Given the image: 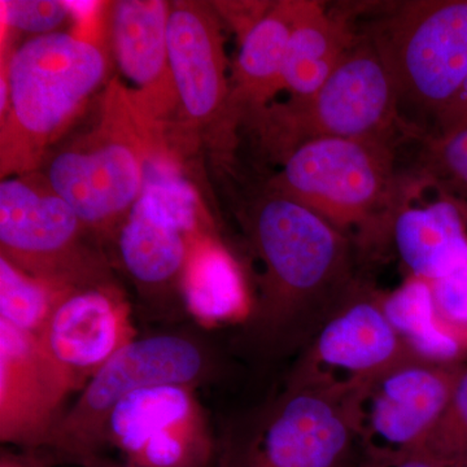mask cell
<instances>
[{
    "label": "cell",
    "instance_id": "cell-1",
    "mask_svg": "<svg viewBox=\"0 0 467 467\" xmlns=\"http://www.w3.org/2000/svg\"><path fill=\"white\" fill-rule=\"evenodd\" d=\"M250 234L265 267L247 319L254 342L272 353L309 343L358 284L348 239L275 190L252 212Z\"/></svg>",
    "mask_w": 467,
    "mask_h": 467
},
{
    "label": "cell",
    "instance_id": "cell-2",
    "mask_svg": "<svg viewBox=\"0 0 467 467\" xmlns=\"http://www.w3.org/2000/svg\"><path fill=\"white\" fill-rule=\"evenodd\" d=\"M370 387L290 379L251 425L223 439L212 467H364L371 456L364 427Z\"/></svg>",
    "mask_w": 467,
    "mask_h": 467
},
{
    "label": "cell",
    "instance_id": "cell-3",
    "mask_svg": "<svg viewBox=\"0 0 467 467\" xmlns=\"http://www.w3.org/2000/svg\"><path fill=\"white\" fill-rule=\"evenodd\" d=\"M2 69L9 85L2 175L30 173L103 82L106 54L88 36L57 32L27 39Z\"/></svg>",
    "mask_w": 467,
    "mask_h": 467
},
{
    "label": "cell",
    "instance_id": "cell-4",
    "mask_svg": "<svg viewBox=\"0 0 467 467\" xmlns=\"http://www.w3.org/2000/svg\"><path fill=\"white\" fill-rule=\"evenodd\" d=\"M100 122L52 156L45 177L88 232L122 225L146 183L153 124L113 82Z\"/></svg>",
    "mask_w": 467,
    "mask_h": 467
},
{
    "label": "cell",
    "instance_id": "cell-5",
    "mask_svg": "<svg viewBox=\"0 0 467 467\" xmlns=\"http://www.w3.org/2000/svg\"><path fill=\"white\" fill-rule=\"evenodd\" d=\"M340 232L382 226L395 213L391 140L324 138L301 144L272 183Z\"/></svg>",
    "mask_w": 467,
    "mask_h": 467
},
{
    "label": "cell",
    "instance_id": "cell-6",
    "mask_svg": "<svg viewBox=\"0 0 467 467\" xmlns=\"http://www.w3.org/2000/svg\"><path fill=\"white\" fill-rule=\"evenodd\" d=\"M399 109L398 86L382 54L370 38H358L317 91L259 115L287 158L301 144L324 138L391 140Z\"/></svg>",
    "mask_w": 467,
    "mask_h": 467
},
{
    "label": "cell",
    "instance_id": "cell-7",
    "mask_svg": "<svg viewBox=\"0 0 467 467\" xmlns=\"http://www.w3.org/2000/svg\"><path fill=\"white\" fill-rule=\"evenodd\" d=\"M205 350L182 335L130 340L104 362L76 404L52 426L43 447L88 466L99 459L107 422L122 399L147 387H187L205 377Z\"/></svg>",
    "mask_w": 467,
    "mask_h": 467
},
{
    "label": "cell",
    "instance_id": "cell-8",
    "mask_svg": "<svg viewBox=\"0 0 467 467\" xmlns=\"http://www.w3.org/2000/svg\"><path fill=\"white\" fill-rule=\"evenodd\" d=\"M370 39L391 70L400 107L435 117L467 77V0L400 3Z\"/></svg>",
    "mask_w": 467,
    "mask_h": 467
},
{
    "label": "cell",
    "instance_id": "cell-9",
    "mask_svg": "<svg viewBox=\"0 0 467 467\" xmlns=\"http://www.w3.org/2000/svg\"><path fill=\"white\" fill-rule=\"evenodd\" d=\"M84 223L38 171L0 183L2 256L27 275L67 287H97Z\"/></svg>",
    "mask_w": 467,
    "mask_h": 467
},
{
    "label": "cell",
    "instance_id": "cell-10",
    "mask_svg": "<svg viewBox=\"0 0 467 467\" xmlns=\"http://www.w3.org/2000/svg\"><path fill=\"white\" fill-rule=\"evenodd\" d=\"M192 187L167 162H150L143 192L119 229V259L129 275L146 288L182 276L195 236Z\"/></svg>",
    "mask_w": 467,
    "mask_h": 467
},
{
    "label": "cell",
    "instance_id": "cell-11",
    "mask_svg": "<svg viewBox=\"0 0 467 467\" xmlns=\"http://www.w3.org/2000/svg\"><path fill=\"white\" fill-rule=\"evenodd\" d=\"M382 296L358 282L310 340L291 379L373 384L392 368L420 359L387 318Z\"/></svg>",
    "mask_w": 467,
    "mask_h": 467
},
{
    "label": "cell",
    "instance_id": "cell-12",
    "mask_svg": "<svg viewBox=\"0 0 467 467\" xmlns=\"http://www.w3.org/2000/svg\"><path fill=\"white\" fill-rule=\"evenodd\" d=\"M187 387H147L122 399L107 422L129 467H212L216 450L196 434Z\"/></svg>",
    "mask_w": 467,
    "mask_h": 467
},
{
    "label": "cell",
    "instance_id": "cell-13",
    "mask_svg": "<svg viewBox=\"0 0 467 467\" xmlns=\"http://www.w3.org/2000/svg\"><path fill=\"white\" fill-rule=\"evenodd\" d=\"M465 365L413 359L371 384L364 401V427L373 451L423 447L450 404Z\"/></svg>",
    "mask_w": 467,
    "mask_h": 467
},
{
    "label": "cell",
    "instance_id": "cell-14",
    "mask_svg": "<svg viewBox=\"0 0 467 467\" xmlns=\"http://www.w3.org/2000/svg\"><path fill=\"white\" fill-rule=\"evenodd\" d=\"M75 373L52 358L36 335L0 321V436L43 445Z\"/></svg>",
    "mask_w": 467,
    "mask_h": 467
},
{
    "label": "cell",
    "instance_id": "cell-15",
    "mask_svg": "<svg viewBox=\"0 0 467 467\" xmlns=\"http://www.w3.org/2000/svg\"><path fill=\"white\" fill-rule=\"evenodd\" d=\"M169 15L171 3L162 0H121L112 12L113 51L134 88L126 91L156 125L180 104L169 64Z\"/></svg>",
    "mask_w": 467,
    "mask_h": 467
},
{
    "label": "cell",
    "instance_id": "cell-16",
    "mask_svg": "<svg viewBox=\"0 0 467 467\" xmlns=\"http://www.w3.org/2000/svg\"><path fill=\"white\" fill-rule=\"evenodd\" d=\"M168 51L178 103L195 122H208L229 101L226 58L220 23L208 5H171Z\"/></svg>",
    "mask_w": 467,
    "mask_h": 467
},
{
    "label": "cell",
    "instance_id": "cell-17",
    "mask_svg": "<svg viewBox=\"0 0 467 467\" xmlns=\"http://www.w3.org/2000/svg\"><path fill=\"white\" fill-rule=\"evenodd\" d=\"M124 309L109 291L88 287L67 295L39 339L52 358L72 370L99 368L130 342Z\"/></svg>",
    "mask_w": 467,
    "mask_h": 467
},
{
    "label": "cell",
    "instance_id": "cell-18",
    "mask_svg": "<svg viewBox=\"0 0 467 467\" xmlns=\"http://www.w3.org/2000/svg\"><path fill=\"white\" fill-rule=\"evenodd\" d=\"M391 229L409 275L434 282L467 261V214L451 196L423 205L399 204Z\"/></svg>",
    "mask_w": 467,
    "mask_h": 467
},
{
    "label": "cell",
    "instance_id": "cell-19",
    "mask_svg": "<svg viewBox=\"0 0 467 467\" xmlns=\"http://www.w3.org/2000/svg\"><path fill=\"white\" fill-rule=\"evenodd\" d=\"M348 16L318 2H294V21L284 67L285 90L306 98L318 90L358 41Z\"/></svg>",
    "mask_w": 467,
    "mask_h": 467
},
{
    "label": "cell",
    "instance_id": "cell-20",
    "mask_svg": "<svg viewBox=\"0 0 467 467\" xmlns=\"http://www.w3.org/2000/svg\"><path fill=\"white\" fill-rule=\"evenodd\" d=\"M294 2H279L242 36L235 67V90L230 103L259 115L266 103L285 90L284 67L290 41Z\"/></svg>",
    "mask_w": 467,
    "mask_h": 467
},
{
    "label": "cell",
    "instance_id": "cell-21",
    "mask_svg": "<svg viewBox=\"0 0 467 467\" xmlns=\"http://www.w3.org/2000/svg\"><path fill=\"white\" fill-rule=\"evenodd\" d=\"M184 303L202 321L248 319L252 304L241 269L216 242L196 238L181 276Z\"/></svg>",
    "mask_w": 467,
    "mask_h": 467
},
{
    "label": "cell",
    "instance_id": "cell-22",
    "mask_svg": "<svg viewBox=\"0 0 467 467\" xmlns=\"http://www.w3.org/2000/svg\"><path fill=\"white\" fill-rule=\"evenodd\" d=\"M387 318L418 358L436 364H460L462 350L436 324L431 284L409 275L398 288L383 294Z\"/></svg>",
    "mask_w": 467,
    "mask_h": 467
},
{
    "label": "cell",
    "instance_id": "cell-23",
    "mask_svg": "<svg viewBox=\"0 0 467 467\" xmlns=\"http://www.w3.org/2000/svg\"><path fill=\"white\" fill-rule=\"evenodd\" d=\"M75 288L27 275L0 257V321L39 337L55 310Z\"/></svg>",
    "mask_w": 467,
    "mask_h": 467
},
{
    "label": "cell",
    "instance_id": "cell-24",
    "mask_svg": "<svg viewBox=\"0 0 467 467\" xmlns=\"http://www.w3.org/2000/svg\"><path fill=\"white\" fill-rule=\"evenodd\" d=\"M425 448L441 467H467V367Z\"/></svg>",
    "mask_w": 467,
    "mask_h": 467
},
{
    "label": "cell",
    "instance_id": "cell-25",
    "mask_svg": "<svg viewBox=\"0 0 467 467\" xmlns=\"http://www.w3.org/2000/svg\"><path fill=\"white\" fill-rule=\"evenodd\" d=\"M431 284L436 324L467 355V261Z\"/></svg>",
    "mask_w": 467,
    "mask_h": 467
},
{
    "label": "cell",
    "instance_id": "cell-26",
    "mask_svg": "<svg viewBox=\"0 0 467 467\" xmlns=\"http://www.w3.org/2000/svg\"><path fill=\"white\" fill-rule=\"evenodd\" d=\"M5 26L36 36L57 32L73 16L69 3L55 0H7L2 2Z\"/></svg>",
    "mask_w": 467,
    "mask_h": 467
},
{
    "label": "cell",
    "instance_id": "cell-27",
    "mask_svg": "<svg viewBox=\"0 0 467 467\" xmlns=\"http://www.w3.org/2000/svg\"><path fill=\"white\" fill-rule=\"evenodd\" d=\"M429 160L436 171L467 192V126L432 138Z\"/></svg>",
    "mask_w": 467,
    "mask_h": 467
},
{
    "label": "cell",
    "instance_id": "cell-28",
    "mask_svg": "<svg viewBox=\"0 0 467 467\" xmlns=\"http://www.w3.org/2000/svg\"><path fill=\"white\" fill-rule=\"evenodd\" d=\"M364 467H441L438 461L430 454L425 445L408 451H371V456Z\"/></svg>",
    "mask_w": 467,
    "mask_h": 467
},
{
    "label": "cell",
    "instance_id": "cell-29",
    "mask_svg": "<svg viewBox=\"0 0 467 467\" xmlns=\"http://www.w3.org/2000/svg\"><path fill=\"white\" fill-rule=\"evenodd\" d=\"M439 134L467 126V77L447 106L435 116Z\"/></svg>",
    "mask_w": 467,
    "mask_h": 467
},
{
    "label": "cell",
    "instance_id": "cell-30",
    "mask_svg": "<svg viewBox=\"0 0 467 467\" xmlns=\"http://www.w3.org/2000/svg\"><path fill=\"white\" fill-rule=\"evenodd\" d=\"M0 467H36L32 465H27L26 461H21L17 459H14V457H2V465Z\"/></svg>",
    "mask_w": 467,
    "mask_h": 467
},
{
    "label": "cell",
    "instance_id": "cell-31",
    "mask_svg": "<svg viewBox=\"0 0 467 467\" xmlns=\"http://www.w3.org/2000/svg\"><path fill=\"white\" fill-rule=\"evenodd\" d=\"M88 467H129V466H113V465H109V462H103V461H100L99 460H97V461H94V462L90 463V465H88Z\"/></svg>",
    "mask_w": 467,
    "mask_h": 467
}]
</instances>
